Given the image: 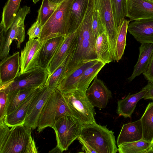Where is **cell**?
Segmentation results:
<instances>
[{"instance_id": "cell-1", "label": "cell", "mask_w": 153, "mask_h": 153, "mask_svg": "<svg viewBox=\"0 0 153 153\" xmlns=\"http://www.w3.org/2000/svg\"><path fill=\"white\" fill-rule=\"evenodd\" d=\"M94 8V0H89L86 13L79 27L76 46L68 65L65 77L84 62L99 60L96 50V39L92 28V16Z\"/></svg>"}, {"instance_id": "cell-2", "label": "cell", "mask_w": 153, "mask_h": 153, "mask_svg": "<svg viewBox=\"0 0 153 153\" xmlns=\"http://www.w3.org/2000/svg\"><path fill=\"white\" fill-rule=\"evenodd\" d=\"M32 129L24 125L10 129L0 121V153H38Z\"/></svg>"}, {"instance_id": "cell-3", "label": "cell", "mask_w": 153, "mask_h": 153, "mask_svg": "<svg viewBox=\"0 0 153 153\" xmlns=\"http://www.w3.org/2000/svg\"><path fill=\"white\" fill-rule=\"evenodd\" d=\"M106 126L96 122L84 125L80 136L97 153H116L118 150L114 132Z\"/></svg>"}, {"instance_id": "cell-4", "label": "cell", "mask_w": 153, "mask_h": 153, "mask_svg": "<svg viewBox=\"0 0 153 153\" xmlns=\"http://www.w3.org/2000/svg\"><path fill=\"white\" fill-rule=\"evenodd\" d=\"M65 115L73 116L64 94L56 89L51 94L42 110L37 131L40 132L47 127L52 128L57 120Z\"/></svg>"}, {"instance_id": "cell-5", "label": "cell", "mask_w": 153, "mask_h": 153, "mask_svg": "<svg viewBox=\"0 0 153 153\" xmlns=\"http://www.w3.org/2000/svg\"><path fill=\"white\" fill-rule=\"evenodd\" d=\"M74 0H65L43 26L40 37L41 42L68 33V24L72 5Z\"/></svg>"}, {"instance_id": "cell-6", "label": "cell", "mask_w": 153, "mask_h": 153, "mask_svg": "<svg viewBox=\"0 0 153 153\" xmlns=\"http://www.w3.org/2000/svg\"><path fill=\"white\" fill-rule=\"evenodd\" d=\"M30 11V7L25 6L19 9L10 28L6 32L0 29V59L2 60L9 54L10 46L13 41L17 42V47L20 48L25 39L24 22L27 15Z\"/></svg>"}, {"instance_id": "cell-7", "label": "cell", "mask_w": 153, "mask_h": 153, "mask_svg": "<svg viewBox=\"0 0 153 153\" xmlns=\"http://www.w3.org/2000/svg\"><path fill=\"white\" fill-rule=\"evenodd\" d=\"M83 126L79 120L71 115L64 116L56 122L52 128L56 135V147L61 152L67 150L80 136Z\"/></svg>"}, {"instance_id": "cell-8", "label": "cell", "mask_w": 153, "mask_h": 153, "mask_svg": "<svg viewBox=\"0 0 153 153\" xmlns=\"http://www.w3.org/2000/svg\"><path fill=\"white\" fill-rule=\"evenodd\" d=\"M64 94L73 116L83 125L96 122L94 107L88 99L86 93L76 90Z\"/></svg>"}, {"instance_id": "cell-9", "label": "cell", "mask_w": 153, "mask_h": 153, "mask_svg": "<svg viewBox=\"0 0 153 153\" xmlns=\"http://www.w3.org/2000/svg\"><path fill=\"white\" fill-rule=\"evenodd\" d=\"M48 76L47 69L38 66L19 74L2 90L7 94L14 90L42 87L45 85Z\"/></svg>"}, {"instance_id": "cell-10", "label": "cell", "mask_w": 153, "mask_h": 153, "mask_svg": "<svg viewBox=\"0 0 153 153\" xmlns=\"http://www.w3.org/2000/svg\"><path fill=\"white\" fill-rule=\"evenodd\" d=\"M95 8L100 13L110 44L111 53L114 54L117 33L114 22L111 0H94Z\"/></svg>"}, {"instance_id": "cell-11", "label": "cell", "mask_w": 153, "mask_h": 153, "mask_svg": "<svg viewBox=\"0 0 153 153\" xmlns=\"http://www.w3.org/2000/svg\"><path fill=\"white\" fill-rule=\"evenodd\" d=\"M53 91L49 90L45 85L41 88L30 104L25 120V126L33 129L37 128L42 110Z\"/></svg>"}, {"instance_id": "cell-12", "label": "cell", "mask_w": 153, "mask_h": 153, "mask_svg": "<svg viewBox=\"0 0 153 153\" xmlns=\"http://www.w3.org/2000/svg\"><path fill=\"white\" fill-rule=\"evenodd\" d=\"M43 42L38 38L29 39L27 42L20 57L19 74L39 66V55Z\"/></svg>"}, {"instance_id": "cell-13", "label": "cell", "mask_w": 153, "mask_h": 153, "mask_svg": "<svg viewBox=\"0 0 153 153\" xmlns=\"http://www.w3.org/2000/svg\"><path fill=\"white\" fill-rule=\"evenodd\" d=\"M19 52L14 53L1 60L0 63V89L5 88L19 74Z\"/></svg>"}, {"instance_id": "cell-14", "label": "cell", "mask_w": 153, "mask_h": 153, "mask_svg": "<svg viewBox=\"0 0 153 153\" xmlns=\"http://www.w3.org/2000/svg\"><path fill=\"white\" fill-rule=\"evenodd\" d=\"M125 17L130 21L153 18V2L149 0H126Z\"/></svg>"}, {"instance_id": "cell-15", "label": "cell", "mask_w": 153, "mask_h": 153, "mask_svg": "<svg viewBox=\"0 0 153 153\" xmlns=\"http://www.w3.org/2000/svg\"><path fill=\"white\" fill-rule=\"evenodd\" d=\"M79 30L78 27L74 32L66 36L47 68L48 77L62 63L68 54L75 49L78 38Z\"/></svg>"}, {"instance_id": "cell-16", "label": "cell", "mask_w": 153, "mask_h": 153, "mask_svg": "<svg viewBox=\"0 0 153 153\" xmlns=\"http://www.w3.org/2000/svg\"><path fill=\"white\" fill-rule=\"evenodd\" d=\"M86 95L93 105L100 108H105L112 93L105 85L103 81L96 77L90 87L87 89Z\"/></svg>"}, {"instance_id": "cell-17", "label": "cell", "mask_w": 153, "mask_h": 153, "mask_svg": "<svg viewBox=\"0 0 153 153\" xmlns=\"http://www.w3.org/2000/svg\"><path fill=\"white\" fill-rule=\"evenodd\" d=\"M128 30L141 44H153V18L134 21L129 24Z\"/></svg>"}, {"instance_id": "cell-18", "label": "cell", "mask_w": 153, "mask_h": 153, "mask_svg": "<svg viewBox=\"0 0 153 153\" xmlns=\"http://www.w3.org/2000/svg\"><path fill=\"white\" fill-rule=\"evenodd\" d=\"M42 87L36 88L17 109L5 116L4 121L6 125L11 128L24 124L30 104Z\"/></svg>"}, {"instance_id": "cell-19", "label": "cell", "mask_w": 153, "mask_h": 153, "mask_svg": "<svg viewBox=\"0 0 153 153\" xmlns=\"http://www.w3.org/2000/svg\"><path fill=\"white\" fill-rule=\"evenodd\" d=\"M98 60H97L83 62L74 71L63 79L57 89L64 94L77 90L79 81L84 72Z\"/></svg>"}, {"instance_id": "cell-20", "label": "cell", "mask_w": 153, "mask_h": 153, "mask_svg": "<svg viewBox=\"0 0 153 153\" xmlns=\"http://www.w3.org/2000/svg\"><path fill=\"white\" fill-rule=\"evenodd\" d=\"M65 36H57L44 42L39 53V66L47 69Z\"/></svg>"}, {"instance_id": "cell-21", "label": "cell", "mask_w": 153, "mask_h": 153, "mask_svg": "<svg viewBox=\"0 0 153 153\" xmlns=\"http://www.w3.org/2000/svg\"><path fill=\"white\" fill-rule=\"evenodd\" d=\"M143 130L140 119L123 125L117 138V146L125 142H134L142 139Z\"/></svg>"}, {"instance_id": "cell-22", "label": "cell", "mask_w": 153, "mask_h": 153, "mask_svg": "<svg viewBox=\"0 0 153 153\" xmlns=\"http://www.w3.org/2000/svg\"><path fill=\"white\" fill-rule=\"evenodd\" d=\"M89 0H74L68 24V33L75 32L81 25L86 13Z\"/></svg>"}, {"instance_id": "cell-23", "label": "cell", "mask_w": 153, "mask_h": 153, "mask_svg": "<svg viewBox=\"0 0 153 153\" xmlns=\"http://www.w3.org/2000/svg\"><path fill=\"white\" fill-rule=\"evenodd\" d=\"M139 49L138 61L134 67L132 74L128 79L130 82L146 70L153 54L152 43H142Z\"/></svg>"}, {"instance_id": "cell-24", "label": "cell", "mask_w": 153, "mask_h": 153, "mask_svg": "<svg viewBox=\"0 0 153 153\" xmlns=\"http://www.w3.org/2000/svg\"><path fill=\"white\" fill-rule=\"evenodd\" d=\"M146 92L143 88L140 92L132 94L129 93L124 99L119 100L117 111L119 116L125 118L131 117L137 102L144 98Z\"/></svg>"}, {"instance_id": "cell-25", "label": "cell", "mask_w": 153, "mask_h": 153, "mask_svg": "<svg viewBox=\"0 0 153 153\" xmlns=\"http://www.w3.org/2000/svg\"><path fill=\"white\" fill-rule=\"evenodd\" d=\"M37 88L16 90L8 93L5 110V116L9 114L17 109Z\"/></svg>"}, {"instance_id": "cell-26", "label": "cell", "mask_w": 153, "mask_h": 153, "mask_svg": "<svg viewBox=\"0 0 153 153\" xmlns=\"http://www.w3.org/2000/svg\"><path fill=\"white\" fill-rule=\"evenodd\" d=\"M22 0H8L3 8L0 29L6 32L12 25L19 10Z\"/></svg>"}, {"instance_id": "cell-27", "label": "cell", "mask_w": 153, "mask_h": 153, "mask_svg": "<svg viewBox=\"0 0 153 153\" xmlns=\"http://www.w3.org/2000/svg\"><path fill=\"white\" fill-rule=\"evenodd\" d=\"M75 50L70 52L62 63L49 76L45 85L50 90L54 91L65 78L68 65L71 60Z\"/></svg>"}, {"instance_id": "cell-28", "label": "cell", "mask_w": 153, "mask_h": 153, "mask_svg": "<svg viewBox=\"0 0 153 153\" xmlns=\"http://www.w3.org/2000/svg\"><path fill=\"white\" fill-rule=\"evenodd\" d=\"M105 65L100 60L87 68L83 73L78 82L77 90L86 93V91L92 81L101 70Z\"/></svg>"}, {"instance_id": "cell-29", "label": "cell", "mask_w": 153, "mask_h": 153, "mask_svg": "<svg viewBox=\"0 0 153 153\" xmlns=\"http://www.w3.org/2000/svg\"><path fill=\"white\" fill-rule=\"evenodd\" d=\"M96 50L98 59L105 64L113 61L110 44L105 32L99 35L96 42Z\"/></svg>"}, {"instance_id": "cell-30", "label": "cell", "mask_w": 153, "mask_h": 153, "mask_svg": "<svg viewBox=\"0 0 153 153\" xmlns=\"http://www.w3.org/2000/svg\"><path fill=\"white\" fill-rule=\"evenodd\" d=\"M143 130L142 139L153 141V102L147 105L140 118Z\"/></svg>"}, {"instance_id": "cell-31", "label": "cell", "mask_w": 153, "mask_h": 153, "mask_svg": "<svg viewBox=\"0 0 153 153\" xmlns=\"http://www.w3.org/2000/svg\"><path fill=\"white\" fill-rule=\"evenodd\" d=\"M153 142L142 139L123 143L118 146V152L120 153H146L151 148Z\"/></svg>"}, {"instance_id": "cell-32", "label": "cell", "mask_w": 153, "mask_h": 153, "mask_svg": "<svg viewBox=\"0 0 153 153\" xmlns=\"http://www.w3.org/2000/svg\"><path fill=\"white\" fill-rule=\"evenodd\" d=\"M130 21L125 19L118 31L115 50L114 61L118 62L123 54L126 46V39L128 28Z\"/></svg>"}, {"instance_id": "cell-33", "label": "cell", "mask_w": 153, "mask_h": 153, "mask_svg": "<svg viewBox=\"0 0 153 153\" xmlns=\"http://www.w3.org/2000/svg\"><path fill=\"white\" fill-rule=\"evenodd\" d=\"M126 0H111L112 7L116 29L118 31L125 20Z\"/></svg>"}, {"instance_id": "cell-34", "label": "cell", "mask_w": 153, "mask_h": 153, "mask_svg": "<svg viewBox=\"0 0 153 153\" xmlns=\"http://www.w3.org/2000/svg\"><path fill=\"white\" fill-rule=\"evenodd\" d=\"M59 5L53 3L49 0H42L41 5L38 11L36 20L42 27L54 13Z\"/></svg>"}, {"instance_id": "cell-35", "label": "cell", "mask_w": 153, "mask_h": 153, "mask_svg": "<svg viewBox=\"0 0 153 153\" xmlns=\"http://www.w3.org/2000/svg\"><path fill=\"white\" fill-rule=\"evenodd\" d=\"M92 28L96 40L99 35L105 32V29L102 22L100 13L95 8L92 16Z\"/></svg>"}, {"instance_id": "cell-36", "label": "cell", "mask_w": 153, "mask_h": 153, "mask_svg": "<svg viewBox=\"0 0 153 153\" xmlns=\"http://www.w3.org/2000/svg\"><path fill=\"white\" fill-rule=\"evenodd\" d=\"M42 26L37 20L31 26L28 30L27 34L29 36V39L35 38L39 39L41 35Z\"/></svg>"}, {"instance_id": "cell-37", "label": "cell", "mask_w": 153, "mask_h": 153, "mask_svg": "<svg viewBox=\"0 0 153 153\" xmlns=\"http://www.w3.org/2000/svg\"><path fill=\"white\" fill-rule=\"evenodd\" d=\"M7 94L3 90H0V121H4L7 99Z\"/></svg>"}, {"instance_id": "cell-38", "label": "cell", "mask_w": 153, "mask_h": 153, "mask_svg": "<svg viewBox=\"0 0 153 153\" xmlns=\"http://www.w3.org/2000/svg\"><path fill=\"white\" fill-rule=\"evenodd\" d=\"M143 74L149 83H153V54L147 69Z\"/></svg>"}, {"instance_id": "cell-39", "label": "cell", "mask_w": 153, "mask_h": 153, "mask_svg": "<svg viewBox=\"0 0 153 153\" xmlns=\"http://www.w3.org/2000/svg\"><path fill=\"white\" fill-rule=\"evenodd\" d=\"M77 139L79 140V142L82 145V150L85 151V153H97L96 151L80 136L77 138Z\"/></svg>"}, {"instance_id": "cell-40", "label": "cell", "mask_w": 153, "mask_h": 153, "mask_svg": "<svg viewBox=\"0 0 153 153\" xmlns=\"http://www.w3.org/2000/svg\"><path fill=\"white\" fill-rule=\"evenodd\" d=\"M146 91L144 98L145 100L149 99L153 100V83H149L143 87Z\"/></svg>"}, {"instance_id": "cell-41", "label": "cell", "mask_w": 153, "mask_h": 153, "mask_svg": "<svg viewBox=\"0 0 153 153\" xmlns=\"http://www.w3.org/2000/svg\"><path fill=\"white\" fill-rule=\"evenodd\" d=\"M65 0H49L50 1L56 4H59Z\"/></svg>"}, {"instance_id": "cell-42", "label": "cell", "mask_w": 153, "mask_h": 153, "mask_svg": "<svg viewBox=\"0 0 153 153\" xmlns=\"http://www.w3.org/2000/svg\"><path fill=\"white\" fill-rule=\"evenodd\" d=\"M33 3L35 4L40 0H32Z\"/></svg>"}, {"instance_id": "cell-43", "label": "cell", "mask_w": 153, "mask_h": 153, "mask_svg": "<svg viewBox=\"0 0 153 153\" xmlns=\"http://www.w3.org/2000/svg\"><path fill=\"white\" fill-rule=\"evenodd\" d=\"M150 149H152V150H153V143H152V145L151 146V147L150 148Z\"/></svg>"}, {"instance_id": "cell-44", "label": "cell", "mask_w": 153, "mask_h": 153, "mask_svg": "<svg viewBox=\"0 0 153 153\" xmlns=\"http://www.w3.org/2000/svg\"><path fill=\"white\" fill-rule=\"evenodd\" d=\"M149 0L153 2V0Z\"/></svg>"}]
</instances>
